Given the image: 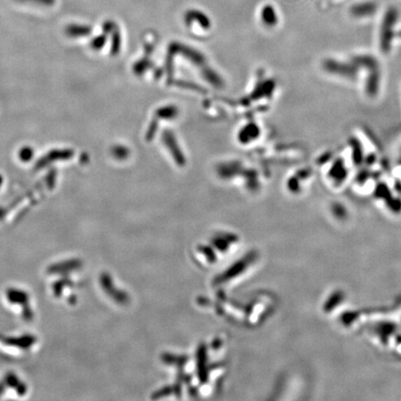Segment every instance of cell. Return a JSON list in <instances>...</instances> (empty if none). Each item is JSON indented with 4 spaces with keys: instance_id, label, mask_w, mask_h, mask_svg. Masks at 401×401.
<instances>
[{
    "instance_id": "1",
    "label": "cell",
    "mask_w": 401,
    "mask_h": 401,
    "mask_svg": "<svg viewBox=\"0 0 401 401\" xmlns=\"http://www.w3.org/2000/svg\"><path fill=\"white\" fill-rule=\"evenodd\" d=\"M377 6L374 2H362L354 5L351 8V13L356 17L371 16L375 12Z\"/></svg>"
},
{
    "instance_id": "2",
    "label": "cell",
    "mask_w": 401,
    "mask_h": 401,
    "mask_svg": "<svg viewBox=\"0 0 401 401\" xmlns=\"http://www.w3.org/2000/svg\"><path fill=\"white\" fill-rule=\"evenodd\" d=\"M263 21L267 24L273 25L277 22V14L271 5H266L262 10Z\"/></svg>"
}]
</instances>
